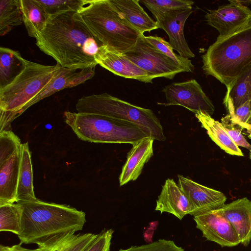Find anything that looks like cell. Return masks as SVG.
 <instances>
[{
  "label": "cell",
  "mask_w": 251,
  "mask_h": 251,
  "mask_svg": "<svg viewBox=\"0 0 251 251\" xmlns=\"http://www.w3.org/2000/svg\"><path fill=\"white\" fill-rule=\"evenodd\" d=\"M35 39L39 49L56 63L75 70L95 68L96 56L102 46L75 11L50 17Z\"/></svg>",
  "instance_id": "cell-1"
},
{
  "label": "cell",
  "mask_w": 251,
  "mask_h": 251,
  "mask_svg": "<svg viewBox=\"0 0 251 251\" xmlns=\"http://www.w3.org/2000/svg\"><path fill=\"white\" fill-rule=\"evenodd\" d=\"M23 208L22 230L17 235L21 244H35L49 250L83 229L85 213L65 204L39 199L18 201Z\"/></svg>",
  "instance_id": "cell-2"
},
{
  "label": "cell",
  "mask_w": 251,
  "mask_h": 251,
  "mask_svg": "<svg viewBox=\"0 0 251 251\" xmlns=\"http://www.w3.org/2000/svg\"><path fill=\"white\" fill-rule=\"evenodd\" d=\"M77 14L102 46L122 54L133 48L142 34L110 0H88L87 4Z\"/></svg>",
  "instance_id": "cell-3"
},
{
  "label": "cell",
  "mask_w": 251,
  "mask_h": 251,
  "mask_svg": "<svg viewBox=\"0 0 251 251\" xmlns=\"http://www.w3.org/2000/svg\"><path fill=\"white\" fill-rule=\"evenodd\" d=\"M201 58L204 73L228 86L251 63V24L226 36H218Z\"/></svg>",
  "instance_id": "cell-4"
},
{
  "label": "cell",
  "mask_w": 251,
  "mask_h": 251,
  "mask_svg": "<svg viewBox=\"0 0 251 251\" xmlns=\"http://www.w3.org/2000/svg\"><path fill=\"white\" fill-rule=\"evenodd\" d=\"M61 68L57 63L49 66L26 60L23 72L0 90V132L11 130L15 114L42 92Z\"/></svg>",
  "instance_id": "cell-5"
},
{
  "label": "cell",
  "mask_w": 251,
  "mask_h": 251,
  "mask_svg": "<svg viewBox=\"0 0 251 251\" xmlns=\"http://www.w3.org/2000/svg\"><path fill=\"white\" fill-rule=\"evenodd\" d=\"M63 117L77 137L94 143H134L150 137L139 125L100 114L65 111Z\"/></svg>",
  "instance_id": "cell-6"
},
{
  "label": "cell",
  "mask_w": 251,
  "mask_h": 251,
  "mask_svg": "<svg viewBox=\"0 0 251 251\" xmlns=\"http://www.w3.org/2000/svg\"><path fill=\"white\" fill-rule=\"evenodd\" d=\"M75 108L78 113L100 114L133 123L154 140H166L160 122L152 110L133 105L106 93L83 96L77 100Z\"/></svg>",
  "instance_id": "cell-7"
},
{
  "label": "cell",
  "mask_w": 251,
  "mask_h": 251,
  "mask_svg": "<svg viewBox=\"0 0 251 251\" xmlns=\"http://www.w3.org/2000/svg\"><path fill=\"white\" fill-rule=\"evenodd\" d=\"M144 36L141 34L134 47L123 54L126 57L154 78L172 79L177 74L184 72L174 61L147 42Z\"/></svg>",
  "instance_id": "cell-8"
},
{
  "label": "cell",
  "mask_w": 251,
  "mask_h": 251,
  "mask_svg": "<svg viewBox=\"0 0 251 251\" xmlns=\"http://www.w3.org/2000/svg\"><path fill=\"white\" fill-rule=\"evenodd\" d=\"M162 92L167 102L158 104L182 106L195 114L201 111L211 116L214 112L211 100L195 79L173 83L165 86Z\"/></svg>",
  "instance_id": "cell-9"
},
{
  "label": "cell",
  "mask_w": 251,
  "mask_h": 251,
  "mask_svg": "<svg viewBox=\"0 0 251 251\" xmlns=\"http://www.w3.org/2000/svg\"><path fill=\"white\" fill-rule=\"evenodd\" d=\"M178 184L189 204L188 214L196 216L222 207L226 197L222 192L201 185L191 179L178 175Z\"/></svg>",
  "instance_id": "cell-10"
},
{
  "label": "cell",
  "mask_w": 251,
  "mask_h": 251,
  "mask_svg": "<svg viewBox=\"0 0 251 251\" xmlns=\"http://www.w3.org/2000/svg\"><path fill=\"white\" fill-rule=\"evenodd\" d=\"M229 3L209 10L205 15L207 24L225 37L251 24V10L248 7L229 0Z\"/></svg>",
  "instance_id": "cell-11"
},
{
  "label": "cell",
  "mask_w": 251,
  "mask_h": 251,
  "mask_svg": "<svg viewBox=\"0 0 251 251\" xmlns=\"http://www.w3.org/2000/svg\"><path fill=\"white\" fill-rule=\"evenodd\" d=\"M197 227L207 240L222 247H233L240 243L233 226L220 209L194 217Z\"/></svg>",
  "instance_id": "cell-12"
},
{
  "label": "cell",
  "mask_w": 251,
  "mask_h": 251,
  "mask_svg": "<svg viewBox=\"0 0 251 251\" xmlns=\"http://www.w3.org/2000/svg\"><path fill=\"white\" fill-rule=\"evenodd\" d=\"M98 64L126 78L133 79L145 83H152L154 78L121 53L107 46H101L96 56Z\"/></svg>",
  "instance_id": "cell-13"
},
{
  "label": "cell",
  "mask_w": 251,
  "mask_h": 251,
  "mask_svg": "<svg viewBox=\"0 0 251 251\" xmlns=\"http://www.w3.org/2000/svg\"><path fill=\"white\" fill-rule=\"evenodd\" d=\"M192 12V9L175 10L155 17L158 28L162 29L168 34L169 43L173 49L187 59L195 57L184 35L185 23Z\"/></svg>",
  "instance_id": "cell-14"
},
{
  "label": "cell",
  "mask_w": 251,
  "mask_h": 251,
  "mask_svg": "<svg viewBox=\"0 0 251 251\" xmlns=\"http://www.w3.org/2000/svg\"><path fill=\"white\" fill-rule=\"evenodd\" d=\"M94 75L95 68H86L76 72L75 70L62 67L59 72L50 82L36 97L16 113L13 119L19 116L28 108L41 100L65 88L75 87L82 84L92 78Z\"/></svg>",
  "instance_id": "cell-15"
},
{
  "label": "cell",
  "mask_w": 251,
  "mask_h": 251,
  "mask_svg": "<svg viewBox=\"0 0 251 251\" xmlns=\"http://www.w3.org/2000/svg\"><path fill=\"white\" fill-rule=\"evenodd\" d=\"M154 140L151 137H147L132 145L119 176L121 186L130 181L136 180L141 175L145 164L153 154Z\"/></svg>",
  "instance_id": "cell-16"
},
{
  "label": "cell",
  "mask_w": 251,
  "mask_h": 251,
  "mask_svg": "<svg viewBox=\"0 0 251 251\" xmlns=\"http://www.w3.org/2000/svg\"><path fill=\"white\" fill-rule=\"evenodd\" d=\"M220 209L235 230L240 243L247 246L251 240V201L239 199Z\"/></svg>",
  "instance_id": "cell-17"
},
{
  "label": "cell",
  "mask_w": 251,
  "mask_h": 251,
  "mask_svg": "<svg viewBox=\"0 0 251 251\" xmlns=\"http://www.w3.org/2000/svg\"><path fill=\"white\" fill-rule=\"evenodd\" d=\"M155 210L161 213L168 212L181 220L189 212L188 200L184 193L173 179L168 178L162 186L156 201Z\"/></svg>",
  "instance_id": "cell-18"
},
{
  "label": "cell",
  "mask_w": 251,
  "mask_h": 251,
  "mask_svg": "<svg viewBox=\"0 0 251 251\" xmlns=\"http://www.w3.org/2000/svg\"><path fill=\"white\" fill-rule=\"evenodd\" d=\"M21 150L0 163V205L17 201Z\"/></svg>",
  "instance_id": "cell-19"
},
{
  "label": "cell",
  "mask_w": 251,
  "mask_h": 251,
  "mask_svg": "<svg viewBox=\"0 0 251 251\" xmlns=\"http://www.w3.org/2000/svg\"><path fill=\"white\" fill-rule=\"evenodd\" d=\"M251 100V63L228 86L223 103L232 114L238 107Z\"/></svg>",
  "instance_id": "cell-20"
},
{
  "label": "cell",
  "mask_w": 251,
  "mask_h": 251,
  "mask_svg": "<svg viewBox=\"0 0 251 251\" xmlns=\"http://www.w3.org/2000/svg\"><path fill=\"white\" fill-rule=\"evenodd\" d=\"M126 19L141 34L158 28L139 4V0H110Z\"/></svg>",
  "instance_id": "cell-21"
},
{
  "label": "cell",
  "mask_w": 251,
  "mask_h": 251,
  "mask_svg": "<svg viewBox=\"0 0 251 251\" xmlns=\"http://www.w3.org/2000/svg\"><path fill=\"white\" fill-rule=\"evenodd\" d=\"M195 114L202 127L206 130L210 138L221 149L231 155L244 156L243 153L229 136L221 123L203 112L200 111Z\"/></svg>",
  "instance_id": "cell-22"
},
{
  "label": "cell",
  "mask_w": 251,
  "mask_h": 251,
  "mask_svg": "<svg viewBox=\"0 0 251 251\" xmlns=\"http://www.w3.org/2000/svg\"><path fill=\"white\" fill-rule=\"evenodd\" d=\"M17 198V202L29 201L37 199L33 189L32 165L28 142L22 144L21 145Z\"/></svg>",
  "instance_id": "cell-23"
},
{
  "label": "cell",
  "mask_w": 251,
  "mask_h": 251,
  "mask_svg": "<svg viewBox=\"0 0 251 251\" xmlns=\"http://www.w3.org/2000/svg\"><path fill=\"white\" fill-rule=\"evenodd\" d=\"M26 62L18 51L0 48V90L10 84L23 72Z\"/></svg>",
  "instance_id": "cell-24"
},
{
  "label": "cell",
  "mask_w": 251,
  "mask_h": 251,
  "mask_svg": "<svg viewBox=\"0 0 251 251\" xmlns=\"http://www.w3.org/2000/svg\"><path fill=\"white\" fill-rule=\"evenodd\" d=\"M20 3L28 35L35 38L44 28L50 16L37 0H20Z\"/></svg>",
  "instance_id": "cell-25"
},
{
  "label": "cell",
  "mask_w": 251,
  "mask_h": 251,
  "mask_svg": "<svg viewBox=\"0 0 251 251\" xmlns=\"http://www.w3.org/2000/svg\"><path fill=\"white\" fill-rule=\"evenodd\" d=\"M20 0H0V35L4 36L22 24Z\"/></svg>",
  "instance_id": "cell-26"
},
{
  "label": "cell",
  "mask_w": 251,
  "mask_h": 251,
  "mask_svg": "<svg viewBox=\"0 0 251 251\" xmlns=\"http://www.w3.org/2000/svg\"><path fill=\"white\" fill-rule=\"evenodd\" d=\"M22 205L17 202L0 205V231L18 235L22 230Z\"/></svg>",
  "instance_id": "cell-27"
},
{
  "label": "cell",
  "mask_w": 251,
  "mask_h": 251,
  "mask_svg": "<svg viewBox=\"0 0 251 251\" xmlns=\"http://www.w3.org/2000/svg\"><path fill=\"white\" fill-rule=\"evenodd\" d=\"M144 37L155 48L174 61L185 72L193 73L194 72V66L192 63L191 60L175 53L170 43L163 38L151 35L147 36L144 35Z\"/></svg>",
  "instance_id": "cell-28"
},
{
  "label": "cell",
  "mask_w": 251,
  "mask_h": 251,
  "mask_svg": "<svg viewBox=\"0 0 251 251\" xmlns=\"http://www.w3.org/2000/svg\"><path fill=\"white\" fill-rule=\"evenodd\" d=\"M155 17L170 11L192 9L194 2L188 0H139Z\"/></svg>",
  "instance_id": "cell-29"
},
{
  "label": "cell",
  "mask_w": 251,
  "mask_h": 251,
  "mask_svg": "<svg viewBox=\"0 0 251 251\" xmlns=\"http://www.w3.org/2000/svg\"><path fill=\"white\" fill-rule=\"evenodd\" d=\"M50 17L69 11L78 12L88 0H37Z\"/></svg>",
  "instance_id": "cell-30"
},
{
  "label": "cell",
  "mask_w": 251,
  "mask_h": 251,
  "mask_svg": "<svg viewBox=\"0 0 251 251\" xmlns=\"http://www.w3.org/2000/svg\"><path fill=\"white\" fill-rule=\"evenodd\" d=\"M97 235L91 233L75 234L55 246L51 251H85Z\"/></svg>",
  "instance_id": "cell-31"
},
{
  "label": "cell",
  "mask_w": 251,
  "mask_h": 251,
  "mask_svg": "<svg viewBox=\"0 0 251 251\" xmlns=\"http://www.w3.org/2000/svg\"><path fill=\"white\" fill-rule=\"evenodd\" d=\"M22 144L19 138L11 130L0 132V163L8 159L15 152L21 150Z\"/></svg>",
  "instance_id": "cell-32"
},
{
  "label": "cell",
  "mask_w": 251,
  "mask_h": 251,
  "mask_svg": "<svg viewBox=\"0 0 251 251\" xmlns=\"http://www.w3.org/2000/svg\"><path fill=\"white\" fill-rule=\"evenodd\" d=\"M221 124L237 146L246 148L251 151V145L243 135L242 131L244 128L240 123L236 121L227 114L222 118Z\"/></svg>",
  "instance_id": "cell-33"
},
{
  "label": "cell",
  "mask_w": 251,
  "mask_h": 251,
  "mask_svg": "<svg viewBox=\"0 0 251 251\" xmlns=\"http://www.w3.org/2000/svg\"><path fill=\"white\" fill-rule=\"evenodd\" d=\"M119 251H184L181 247L176 245L172 240L160 239L157 241L140 246H131L127 249Z\"/></svg>",
  "instance_id": "cell-34"
},
{
  "label": "cell",
  "mask_w": 251,
  "mask_h": 251,
  "mask_svg": "<svg viewBox=\"0 0 251 251\" xmlns=\"http://www.w3.org/2000/svg\"><path fill=\"white\" fill-rule=\"evenodd\" d=\"M113 232L112 229L101 231L85 251H109Z\"/></svg>",
  "instance_id": "cell-35"
},
{
  "label": "cell",
  "mask_w": 251,
  "mask_h": 251,
  "mask_svg": "<svg viewBox=\"0 0 251 251\" xmlns=\"http://www.w3.org/2000/svg\"><path fill=\"white\" fill-rule=\"evenodd\" d=\"M236 121L251 125V100H248L229 114Z\"/></svg>",
  "instance_id": "cell-36"
},
{
  "label": "cell",
  "mask_w": 251,
  "mask_h": 251,
  "mask_svg": "<svg viewBox=\"0 0 251 251\" xmlns=\"http://www.w3.org/2000/svg\"><path fill=\"white\" fill-rule=\"evenodd\" d=\"M51 250L40 248L36 249H26L23 247L20 243L11 246H6L2 245L0 246V251H51Z\"/></svg>",
  "instance_id": "cell-37"
},
{
  "label": "cell",
  "mask_w": 251,
  "mask_h": 251,
  "mask_svg": "<svg viewBox=\"0 0 251 251\" xmlns=\"http://www.w3.org/2000/svg\"><path fill=\"white\" fill-rule=\"evenodd\" d=\"M244 128L246 129V133L248 137L251 139V125L240 123Z\"/></svg>",
  "instance_id": "cell-38"
},
{
  "label": "cell",
  "mask_w": 251,
  "mask_h": 251,
  "mask_svg": "<svg viewBox=\"0 0 251 251\" xmlns=\"http://www.w3.org/2000/svg\"><path fill=\"white\" fill-rule=\"evenodd\" d=\"M233 1L237 4L243 6L248 7L251 3V0H234Z\"/></svg>",
  "instance_id": "cell-39"
},
{
  "label": "cell",
  "mask_w": 251,
  "mask_h": 251,
  "mask_svg": "<svg viewBox=\"0 0 251 251\" xmlns=\"http://www.w3.org/2000/svg\"><path fill=\"white\" fill-rule=\"evenodd\" d=\"M250 158H251V151L250 152Z\"/></svg>",
  "instance_id": "cell-40"
}]
</instances>
